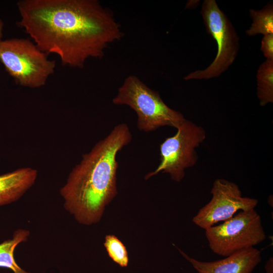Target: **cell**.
<instances>
[{"label": "cell", "instance_id": "6da1fadb", "mask_svg": "<svg viewBox=\"0 0 273 273\" xmlns=\"http://www.w3.org/2000/svg\"><path fill=\"white\" fill-rule=\"evenodd\" d=\"M17 6L19 26L41 51L70 67L101 58L123 36L112 12L96 0H21Z\"/></svg>", "mask_w": 273, "mask_h": 273}, {"label": "cell", "instance_id": "7a4b0ae2", "mask_svg": "<svg viewBox=\"0 0 273 273\" xmlns=\"http://www.w3.org/2000/svg\"><path fill=\"white\" fill-rule=\"evenodd\" d=\"M132 140L128 125L120 123L83 155L60 190L65 209L79 223L99 222L117 194L118 153Z\"/></svg>", "mask_w": 273, "mask_h": 273}, {"label": "cell", "instance_id": "3957f363", "mask_svg": "<svg viewBox=\"0 0 273 273\" xmlns=\"http://www.w3.org/2000/svg\"><path fill=\"white\" fill-rule=\"evenodd\" d=\"M112 102L132 109L138 116V128L146 132L164 126L177 128L186 120L181 113L168 107L157 92L133 75L125 79Z\"/></svg>", "mask_w": 273, "mask_h": 273}, {"label": "cell", "instance_id": "277c9868", "mask_svg": "<svg viewBox=\"0 0 273 273\" xmlns=\"http://www.w3.org/2000/svg\"><path fill=\"white\" fill-rule=\"evenodd\" d=\"M33 41L12 38L0 42V62L6 71L19 85L39 88L45 85L56 67Z\"/></svg>", "mask_w": 273, "mask_h": 273}, {"label": "cell", "instance_id": "5b68a950", "mask_svg": "<svg viewBox=\"0 0 273 273\" xmlns=\"http://www.w3.org/2000/svg\"><path fill=\"white\" fill-rule=\"evenodd\" d=\"M201 14L207 32L216 42L217 51L210 65L190 73L184 77L186 80L219 77L234 62L240 48V38L235 27L215 0H204Z\"/></svg>", "mask_w": 273, "mask_h": 273}, {"label": "cell", "instance_id": "8992f818", "mask_svg": "<svg viewBox=\"0 0 273 273\" xmlns=\"http://www.w3.org/2000/svg\"><path fill=\"white\" fill-rule=\"evenodd\" d=\"M205 235L212 251L224 257L253 247L266 238L255 209L241 211L221 224L206 229Z\"/></svg>", "mask_w": 273, "mask_h": 273}, {"label": "cell", "instance_id": "52a82bcc", "mask_svg": "<svg viewBox=\"0 0 273 273\" xmlns=\"http://www.w3.org/2000/svg\"><path fill=\"white\" fill-rule=\"evenodd\" d=\"M176 129L174 135L166 138L160 144V162L154 171L146 174L145 179L162 172L179 182L185 176V170L196 164V149L205 139V130L187 119Z\"/></svg>", "mask_w": 273, "mask_h": 273}, {"label": "cell", "instance_id": "ba28073f", "mask_svg": "<svg viewBox=\"0 0 273 273\" xmlns=\"http://www.w3.org/2000/svg\"><path fill=\"white\" fill-rule=\"evenodd\" d=\"M211 194V200L193 218V222L205 230L232 218L239 210L255 209L258 202L255 198L243 197L237 184L222 178L214 181Z\"/></svg>", "mask_w": 273, "mask_h": 273}, {"label": "cell", "instance_id": "9c48e42d", "mask_svg": "<svg viewBox=\"0 0 273 273\" xmlns=\"http://www.w3.org/2000/svg\"><path fill=\"white\" fill-rule=\"evenodd\" d=\"M178 250L198 273H251L261 261L260 251L254 247L237 251L225 258L210 262L198 260Z\"/></svg>", "mask_w": 273, "mask_h": 273}, {"label": "cell", "instance_id": "30bf717a", "mask_svg": "<svg viewBox=\"0 0 273 273\" xmlns=\"http://www.w3.org/2000/svg\"><path fill=\"white\" fill-rule=\"evenodd\" d=\"M36 169L22 167L0 175V206L19 200L35 184Z\"/></svg>", "mask_w": 273, "mask_h": 273}, {"label": "cell", "instance_id": "8fae6325", "mask_svg": "<svg viewBox=\"0 0 273 273\" xmlns=\"http://www.w3.org/2000/svg\"><path fill=\"white\" fill-rule=\"evenodd\" d=\"M30 232L25 229L16 230L12 238L0 243V267L11 269L14 273H30L22 269L16 262L14 251L20 243L26 241Z\"/></svg>", "mask_w": 273, "mask_h": 273}, {"label": "cell", "instance_id": "7c38bea8", "mask_svg": "<svg viewBox=\"0 0 273 273\" xmlns=\"http://www.w3.org/2000/svg\"><path fill=\"white\" fill-rule=\"evenodd\" d=\"M257 96L261 106L273 103V60H266L257 74Z\"/></svg>", "mask_w": 273, "mask_h": 273}, {"label": "cell", "instance_id": "4fadbf2b", "mask_svg": "<svg viewBox=\"0 0 273 273\" xmlns=\"http://www.w3.org/2000/svg\"><path fill=\"white\" fill-rule=\"evenodd\" d=\"M250 17L252 20L246 35L253 36L259 34L263 35L273 34V4L268 2L260 10H249Z\"/></svg>", "mask_w": 273, "mask_h": 273}, {"label": "cell", "instance_id": "5bb4252c", "mask_svg": "<svg viewBox=\"0 0 273 273\" xmlns=\"http://www.w3.org/2000/svg\"><path fill=\"white\" fill-rule=\"evenodd\" d=\"M104 246L109 256L121 267H126L129 262L128 252L122 242L115 236L107 235Z\"/></svg>", "mask_w": 273, "mask_h": 273}, {"label": "cell", "instance_id": "9a60e30c", "mask_svg": "<svg viewBox=\"0 0 273 273\" xmlns=\"http://www.w3.org/2000/svg\"><path fill=\"white\" fill-rule=\"evenodd\" d=\"M260 49L266 60H273V34L263 35Z\"/></svg>", "mask_w": 273, "mask_h": 273}, {"label": "cell", "instance_id": "2e32d148", "mask_svg": "<svg viewBox=\"0 0 273 273\" xmlns=\"http://www.w3.org/2000/svg\"><path fill=\"white\" fill-rule=\"evenodd\" d=\"M265 269L266 273H273V259L270 258L266 262Z\"/></svg>", "mask_w": 273, "mask_h": 273}, {"label": "cell", "instance_id": "e0dca14e", "mask_svg": "<svg viewBox=\"0 0 273 273\" xmlns=\"http://www.w3.org/2000/svg\"><path fill=\"white\" fill-rule=\"evenodd\" d=\"M199 1H190L189 2H187L186 5V8L187 9H194L196 8L199 4Z\"/></svg>", "mask_w": 273, "mask_h": 273}, {"label": "cell", "instance_id": "ac0fdd59", "mask_svg": "<svg viewBox=\"0 0 273 273\" xmlns=\"http://www.w3.org/2000/svg\"><path fill=\"white\" fill-rule=\"evenodd\" d=\"M3 28L4 22L1 19H0V42L2 40Z\"/></svg>", "mask_w": 273, "mask_h": 273}]
</instances>
